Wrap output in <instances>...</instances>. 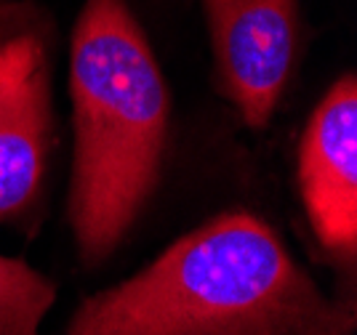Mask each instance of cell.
Here are the masks:
<instances>
[{"instance_id":"cell-6","label":"cell","mask_w":357,"mask_h":335,"mask_svg":"<svg viewBox=\"0 0 357 335\" xmlns=\"http://www.w3.org/2000/svg\"><path fill=\"white\" fill-rule=\"evenodd\" d=\"M54 301L51 279L27 261L0 253V335H40Z\"/></svg>"},{"instance_id":"cell-1","label":"cell","mask_w":357,"mask_h":335,"mask_svg":"<svg viewBox=\"0 0 357 335\" xmlns=\"http://www.w3.org/2000/svg\"><path fill=\"white\" fill-rule=\"evenodd\" d=\"M278 229L243 208L178 237L139 274L93 293L64 335H355Z\"/></svg>"},{"instance_id":"cell-5","label":"cell","mask_w":357,"mask_h":335,"mask_svg":"<svg viewBox=\"0 0 357 335\" xmlns=\"http://www.w3.org/2000/svg\"><path fill=\"white\" fill-rule=\"evenodd\" d=\"M298 194L314 242L355 293L357 77H339L312 109L298 141Z\"/></svg>"},{"instance_id":"cell-7","label":"cell","mask_w":357,"mask_h":335,"mask_svg":"<svg viewBox=\"0 0 357 335\" xmlns=\"http://www.w3.org/2000/svg\"><path fill=\"white\" fill-rule=\"evenodd\" d=\"M0 3H8V0H0Z\"/></svg>"},{"instance_id":"cell-3","label":"cell","mask_w":357,"mask_h":335,"mask_svg":"<svg viewBox=\"0 0 357 335\" xmlns=\"http://www.w3.org/2000/svg\"><path fill=\"white\" fill-rule=\"evenodd\" d=\"M59 29L38 0L0 3V226L35 237L48 216Z\"/></svg>"},{"instance_id":"cell-2","label":"cell","mask_w":357,"mask_h":335,"mask_svg":"<svg viewBox=\"0 0 357 335\" xmlns=\"http://www.w3.org/2000/svg\"><path fill=\"white\" fill-rule=\"evenodd\" d=\"M73 176L67 224L86 269L136 229L163 178L171 91L126 0H86L70 38Z\"/></svg>"},{"instance_id":"cell-4","label":"cell","mask_w":357,"mask_h":335,"mask_svg":"<svg viewBox=\"0 0 357 335\" xmlns=\"http://www.w3.org/2000/svg\"><path fill=\"white\" fill-rule=\"evenodd\" d=\"M213 86L251 131H264L307 54L301 0H203Z\"/></svg>"}]
</instances>
